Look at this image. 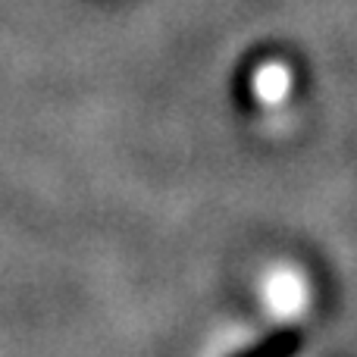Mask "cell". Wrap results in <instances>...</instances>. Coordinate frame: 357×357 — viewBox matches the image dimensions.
I'll use <instances>...</instances> for the list:
<instances>
[{
    "instance_id": "obj_1",
    "label": "cell",
    "mask_w": 357,
    "mask_h": 357,
    "mask_svg": "<svg viewBox=\"0 0 357 357\" xmlns=\"http://www.w3.org/2000/svg\"><path fill=\"white\" fill-rule=\"evenodd\" d=\"M254 298L276 333H298L317 310V282L304 264L279 257L254 276Z\"/></svg>"
},
{
    "instance_id": "obj_2",
    "label": "cell",
    "mask_w": 357,
    "mask_h": 357,
    "mask_svg": "<svg viewBox=\"0 0 357 357\" xmlns=\"http://www.w3.org/2000/svg\"><path fill=\"white\" fill-rule=\"evenodd\" d=\"M301 91V73L282 54H266L251 63L245 79V94L260 113H282L295 104Z\"/></svg>"
}]
</instances>
